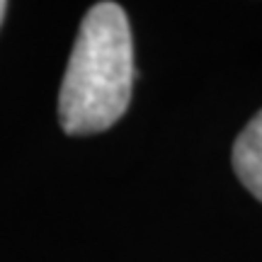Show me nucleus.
I'll use <instances>...</instances> for the list:
<instances>
[{"label": "nucleus", "mask_w": 262, "mask_h": 262, "mask_svg": "<svg viewBox=\"0 0 262 262\" xmlns=\"http://www.w3.org/2000/svg\"><path fill=\"white\" fill-rule=\"evenodd\" d=\"M134 39L122 5L95 3L78 27L58 88V124L68 136L102 134L122 119L134 93Z\"/></svg>", "instance_id": "nucleus-1"}, {"label": "nucleus", "mask_w": 262, "mask_h": 262, "mask_svg": "<svg viewBox=\"0 0 262 262\" xmlns=\"http://www.w3.org/2000/svg\"><path fill=\"white\" fill-rule=\"evenodd\" d=\"M235 178L243 187L262 202V110L238 134L231 153Z\"/></svg>", "instance_id": "nucleus-2"}, {"label": "nucleus", "mask_w": 262, "mask_h": 262, "mask_svg": "<svg viewBox=\"0 0 262 262\" xmlns=\"http://www.w3.org/2000/svg\"><path fill=\"white\" fill-rule=\"evenodd\" d=\"M5 12H8V3L0 0V25H3V19H5Z\"/></svg>", "instance_id": "nucleus-3"}]
</instances>
